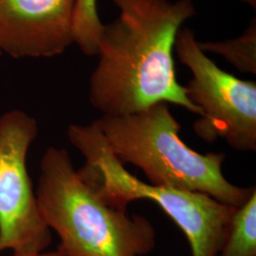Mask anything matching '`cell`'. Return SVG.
<instances>
[{"instance_id":"ba28073f","label":"cell","mask_w":256,"mask_h":256,"mask_svg":"<svg viewBox=\"0 0 256 256\" xmlns=\"http://www.w3.org/2000/svg\"><path fill=\"white\" fill-rule=\"evenodd\" d=\"M218 256H256V190L232 214Z\"/></svg>"},{"instance_id":"5b68a950","label":"cell","mask_w":256,"mask_h":256,"mask_svg":"<svg viewBox=\"0 0 256 256\" xmlns=\"http://www.w3.org/2000/svg\"><path fill=\"white\" fill-rule=\"evenodd\" d=\"M196 34L183 26L174 52L192 74L185 86L188 99L200 111L194 131L205 142L223 138L240 152L256 151V84L220 68L198 46Z\"/></svg>"},{"instance_id":"6da1fadb","label":"cell","mask_w":256,"mask_h":256,"mask_svg":"<svg viewBox=\"0 0 256 256\" xmlns=\"http://www.w3.org/2000/svg\"><path fill=\"white\" fill-rule=\"evenodd\" d=\"M119 16L102 24L88 98L102 116L119 117L158 102L200 115L176 79L174 43L196 16L194 0H112Z\"/></svg>"},{"instance_id":"52a82bcc","label":"cell","mask_w":256,"mask_h":256,"mask_svg":"<svg viewBox=\"0 0 256 256\" xmlns=\"http://www.w3.org/2000/svg\"><path fill=\"white\" fill-rule=\"evenodd\" d=\"M76 0H0V54L40 58L74 43Z\"/></svg>"},{"instance_id":"3957f363","label":"cell","mask_w":256,"mask_h":256,"mask_svg":"<svg viewBox=\"0 0 256 256\" xmlns=\"http://www.w3.org/2000/svg\"><path fill=\"white\" fill-rule=\"evenodd\" d=\"M95 120L115 156L124 164L138 167L152 184L205 194L234 208L242 206L256 190L239 187L225 178V154H202L188 146L166 102Z\"/></svg>"},{"instance_id":"7a4b0ae2","label":"cell","mask_w":256,"mask_h":256,"mask_svg":"<svg viewBox=\"0 0 256 256\" xmlns=\"http://www.w3.org/2000/svg\"><path fill=\"white\" fill-rule=\"evenodd\" d=\"M36 194L63 256H146L155 248L156 232L150 220L104 202L64 148L45 150Z\"/></svg>"},{"instance_id":"8992f818","label":"cell","mask_w":256,"mask_h":256,"mask_svg":"<svg viewBox=\"0 0 256 256\" xmlns=\"http://www.w3.org/2000/svg\"><path fill=\"white\" fill-rule=\"evenodd\" d=\"M38 133L36 120L23 110L0 116V254H39L52 243L28 173V154Z\"/></svg>"},{"instance_id":"30bf717a","label":"cell","mask_w":256,"mask_h":256,"mask_svg":"<svg viewBox=\"0 0 256 256\" xmlns=\"http://www.w3.org/2000/svg\"><path fill=\"white\" fill-rule=\"evenodd\" d=\"M102 23L97 10V0H76L74 10V43L86 55H97Z\"/></svg>"},{"instance_id":"7c38bea8","label":"cell","mask_w":256,"mask_h":256,"mask_svg":"<svg viewBox=\"0 0 256 256\" xmlns=\"http://www.w3.org/2000/svg\"><path fill=\"white\" fill-rule=\"evenodd\" d=\"M243 3H246L248 5H250L252 8L256 9V0H240Z\"/></svg>"},{"instance_id":"4fadbf2b","label":"cell","mask_w":256,"mask_h":256,"mask_svg":"<svg viewBox=\"0 0 256 256\" xmlns=\"http://www.w3.org/2000/svg\"><path fill=\"white\" fill-rule=\"evenodd\" d=\"M0 57H1V54H0Z\"/></svg>"},{"instance_id":"9c48e42d","label":"cell","mask_w":256,"mask_h":256,"mask_svg":"<svg viewBox=\"0 0 256 256\" xmlns=\"http://www.w3.org/2000/svg\"><path fill=\"white\" fill-rule=\"evenodd\" d=\"M205 54L223 57L240 72L256 74V20L252 19L242 34L223 41L198 42Z\"/></svg>"},{"instance_id":"277c9868","label":"cell","mask_w":256,"mask_h":256,"mask_svg":"<svg viewBox=\"0 0 256 256\" xmlns=\"http://www.w3.org/2000/svg\"><path fill=\"white\" fill-rule=\"evenodd\" d=\"M68 138L84 158L78 172L104 202L124 210L135 200L155 202L182 230L191 256H218L238 208L202 192L140 180L112 153L96 120L70 124Z\"/></svg>"},{"instance_id":"8fae6325","label":"cell","mask_w":256,"mask_h":256,"mask_svg":"<svg viewBox=\"0 0 256 256\" xmlns=\"http://www.w3.org/2000/svg\"><path fill=\"white\" fill-rule=\"evenodd\" d=\"M63 256L58 250L54 252H42L39 254H28V256Z\"/></svg>"}]
</instances>
